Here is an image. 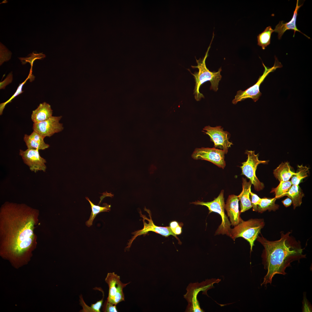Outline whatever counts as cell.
<instances>
[{"label":"cell","mask_w":312,"mask_h":312,"mask_svg":"<svg viewBox=\"0 0 312 312\" xmlns=\"http://www.w3.org/2000/svg\"><path fill=\"white\" fill-rule=\"evenodd\" d=\"M39 211L24 203L6 202L0 209V255L18 268L27 264L36 248Z\"/></svg>","instance_id":"1"},{"label":"cell","mask_w":312,"mask_h":312,"mask_svg":"<svg viewBox=\"0 0 312 312\" xmlns=\"http://www.w3.org/2000/svg\"><path fill=\"white\" fill-rule=\"evenodd\" d=\"M291 233L281 231L280 239L275 241L269 240L261 234L257 239L264 247L261 255L262 263L267 271L261 285L271 284L276 274L285 275L286 268L292 262H299L301 259L306 258L300 242L290 235Z\"/></svg>","instance_id":"2"},{"label":"cell","mask_w":312,"mask_h":312,"mask_svg":"<svg viewBox=\"0 0 312 312\" xmlns=\"http://www.w3.org/2000/svg\"><path fill=\"white\" fill-rule=\"evenodd\" d=\"M214 37V33L211 43L205 53V56L202 59L200 58L198 60L196 59L197 64L196 66H191L193 68H198V72L191 74L194 76L195 82V86L194 90V97L197 101H200L202 98H204V95L199 92L200 86L205 82L209 81L211 84L210 89L217 91L218 89V86L219 81L221 79L222 76L220 72L222 70L221 68L217 72H211L207 67L205 61L208 55V53L210 48L211 44Z\"/></svg>","instance_id":"3"},{"label":"cell","mask_w":312,"mask_h":312,"mask_svg":"<svg viewBox=\"0 0 312 312\" xmlns=\"http://www.w3.org/2000/svg\"><path fill=\"white\" fill-rule=\"evenodd\" d=\"M265 222L263 219H251L243 220L231 229L230 237L235 241L236 238L242 237L246 240L250 246V252L254 245V243L263 228Z\"/></svg>","instance_id":"4"},{"label":"cell","mask_w":312,"mask_h":312,"mask_svg":"<svg viewBox=\"0 0 312 312\" xmlns=\"http://www.w3.org/2000/svg\"><path fill=\"white\" fill-rule=\"evenodd\" d=\"M223 190H222L218 196L211 201L205 202L198 201L191 203L197 205L205 206L209 210V213L215 212L219 214L222 218V222L215 232V235H226L230 237L231 230L230 222L224 212L225 204Z\"/></svg>","instance_id":"5"},{"label":"cell","mask_w":312,"mask_h":312,"mask_svg":"<svg viewBox=\"0 0 312 312\" xmlns=\"http://www.w3.org/2000/svg\"><path fill=\"white\" fill-rule=\"evenodd\" d=\"M245 153L247 155V159L246 161L242 163V166H240L242 171L241 174L245 175L250 179L256 190H261L264 186L256 177V170L258 165L267 164L268 161L259 160V154H255V151L246 150Z\"/></svg>","instance_id":"6"},{"label":"cell","mask_w":312,"mask_h":312,"mask_svg":"<svg viewBox=\"0 0 312 312\" xmlns=\"http://www.w3.org/2000/svg\"><path fill=\"white\" fill-rule=\"evenodd\" d=\"M262 64L264 68L263 75L259 77L256 83L252 86L245 90H239L238 91L234 99L232 101L233 104H236L238 102L248 98H251L255 102L257 101L262 94L260 91V86L265 77L270 73L273 72L276 68L281 67L282 66L276 57H275L274 65L271 68H268L265 66L263 62Z\"/></svg>","instance_id":"7"},{"label":"cell","mask_w":312,"mask_h":312,"mask_svg":"<svg viewBox=\"0 0 312 312\" xmlns=\"http://www.w3.org/2000/svg\"><path fill=\"white\" fill-rule=\"evenodd\" d=\"M144 209L148 213L150 218H148L145 215H143L141 211L140 212V216L142 218L147 220L148 221V223H146L145 220L143 219L142 220L144 223V227L143 229L135 231L132 233L133 235L129 240L127 248H129L132 242L138 236L146 234L150 231L155 232L165 237H168L171 235L178 239V238L176 236V235L172 232L170 226L162 227L158 226L155 225L152 220L150 210L146 209V208H144Z\"/></svg>","instance_id":"8"},{"label":"cell","mask_w":312,"mask_h":312,"mask_svg":"<svg viewBox=\"0 0 312 312\" xmlns=\"http://www.w3.org/2000/svg\"><path fill=\"white\" fill-rule=\"evenodd\" d=\"M224 151L215 148H196L192 155L195 160L200 159L208 161L218 167L224 169L226 166L224 160Z\"/></svg>","instance_id":"9"},{"label":"cell","mask_w":312,"mask_h":312,"mask_svg":"<svg viewBox=\"0 0 312 312\" xmlns=\"http://www.w3.org/2000/svg\"><path fill=\"white\" fill-rule=\"evenodd\" d=\"M208 281L201 283L190 284L187 288V293L184 297L187 301L189 306L187 311L190 312H203L200 307L197 297L199 292L201 291H206L212 287L213 283L218 280Z\"/></svg>","instance_id":"10"},{"label":"cell","mask_w":312,"mask_h":312,"mask_svg":"<svg viewBox=\"0 0 312 312\" xmlns=\"http://www.w3.org/2000/svg\"><path fill=\"white\" fill-rule=\"evenodd\" d=\"M202 131L209 136L215 148H219L224 150L226 154L227 153L229 148L233 144L229 141V133L224 131L223 128L220 126H207L203 128Z\"/></svg>","instance_id":"11"},{"label":"cell","mask_w":312,"mask_h":312,"mask_svg":"<svg viewBox=\"0 0 312 312\" xmlns=\"http://www.w3.org/2000/svg\"><path fill=\"white\" fill-rule=\"evenodd\" d=\"M19 154L31 171L35 173L38 171L45 172L47 161L40 156L38 150L28 148L25 151L20 149Z\"/></svg>","instance_id":"12"},{"label":"cell","mask_w":312,"mask_h":312,"mask_svg":"<svg viewBox=\"0 0 312 312\" xmlns=\"http://www.w3.org/2000/svg\"><path fill=\"white\" fill-rule=\"evenodd\" d=\"M62 117L61 116H52L46 120L34 123L33 129L45 137H50L63 130V124L60 122Z\"/></svg>","instance_id":"13"},{"label":"cell","mask_w":312,"mask_h":312,"mask_svg":"<svg viewBox=\"0 0 312 312\" xmlns=\"http://www.w3.org/2000/svg\"><path fill=\"white\" fill-rule=\"evenodd\" d=\"M238 196L234 194L229 196L225 204V209L229 217L231 225L234 226L243 220L240 216Z\"/></svg>","instance_id":"14"},{"label":"cell","mask_w":312,"mask_h":312,"mask_svg":"<svg viewBox=\"0 0 312 312\" xmlns=\"http://www.w3.org/2000/svg\"><path fill=\"white\" fill-rule=\"evenodd\" d=\"M303 4L301 5H298V0H297V3L295 10L294 12V14L292 18L289 22L284 23L283 21H280L278 23L276 26L274 30V32L278 33V38L279 39H280L284 33L287 30H294V32L293 37H294L295 32L296 31L300 32L308 38L310 39V38L304 34L297 28L296 22L297 16L298 15V12L300 8L302 6Z\"/></svg>","instance_id":"15"},{"label":"cell","mask_w":312,"mask_h":312,"mask_svg":"<svg viewBox=\"0 0 312 312\" xmlns=\"http://www.w3.org/2000/svg\"><path fill=\"white\" fill-rule=\"evenodd\" d=\"M44 136L33 131L29 135L25 134L23 139L28 148L44 150L49 148V145L44 141Z\"/></svg>","instance_id":"16"},{"label":"cell","mask_w":312,"mask_h":312,"mask_svg":"<svg viewBox=\"0 0 312 312\" xmlns=\"http://www.w3.org/2000/svg\"><path fill=\"white\" fill-rule=\"evenodd\" d=\"M242 190L237 196L240 201V213L244 212L252 207L250 197V192L251 190L252 184L250 180L248 182L246 179L243 177L242 178Z\"/></svg>","instance_id":"17"},{"label":"cell","mask_w":312,"mask_h":312,"mask_svg":"<svg viewBox=\"0 0 312 312\" xmlns=\"http://www.w3.org/2000/svg\"><path fill=\"white\" fill-rule=\"evenodd\" d=\"M53 110L51 105L45 102L40 103L38 107L33 110L31 118L34 123L46 120L52 116Z\"/></svg>","instance_id":"18"},{"label":"cell","mask_w":312,"mask_h":312,"mask_svg":"<svg viewBox=\"0 0 312 312\" xmlns=\"http://www.w3.org/2000/svg\"><path fill=\"white\" fill-rule=\"evenodd\" d=\"M120 279V276L114 272L108 273L105 278V281L109 287L108 296L106 300L111 304L121 282Z\"/></svg>","instance_id":"19"},{"label":"cell","mask_w":312,"mask_h":312,"mask_svg":"<svg viewBox=\"0 0 312 312\" xmlns=\"http://www.w3.org/2000/svg\"><path fill=\"white\" fill-rule=\"evenodd\" d=\"M273 174L275 177L281 182L289 181L295 173L291 170L289 163L286 162H282L274 170Z\"/></svg>","instance_id":"20"},{"label":"cell","mask_w":312,"mask_h":312,"mask_svg":"<svg viewBox=\"0 0 312 312\" xmlns=\"http://www.w3.org/2000/svg\"><path fill=\"white\" fill-rule=\"evenodd\" d=\"M292 200L294 209L300 206L302 203V200L304 194L299 185H292L289 190L285 194Z\"/></svg>","instance_id":"21"},{"label":"cell","mask_w":312,"mask_h":312,"mask_svg":"<svg viewBox=\"0 0 312 312\" xmlns=\"http://www.w3.org/2000/svg\"><path fill=\"white\" fill-rule=\"evenodd\" d=\"M86 199L90 203L92 211L88 220L86 222V224L88 227L92 225L93 220L98 213L103 212H109L110 210L111 205L107 203L103 204L104 206L101 207L99 205H96L92 202L88 197Z\"/></svg>","instance_id":"22"},{"label":"cell","mask_w":312,"mask_h":312,"mask_svg":"<svg viewBox=\"0 0 312 312\" xmlns=\"http://www.w3.org/2000/svg\"><path fill=\"white\" fill-rule=\"evenodd\" d=\"M277 198H261V201L257 206L259 213H262L268 210L269 211H276L279 209V205L275 203Z\"/></svg>","instance_id":"23"},{"label":"cell","mask_w":312,"mask_h":312,"mask_svg":"<svg viewBox=\"0 0 312 312\" xmlns=\"http://www.w3.org/2000/svg\"><path fill=\"white\" fill-rule=\"evenodd\" d=\"M274 32V30L271 27L269 26L257 36V44L261 47L263 50L270 44L271 35Z\"/></svg>","instance_id":"24"},{"label":"cell","mask_w":312,"mask_h":312,"mask_svg":"<svg viewBox=\"0 0 312 312\" xmlns=\"http://www.w3.org/2000/svg\"><path fill=\"white\" fill-rule=\"evenodd\" d=\"M309 172V168L302 165H298L296 172L291 177L292 185H298L303 179L308 176L307 174Z\"/></svg>","instance_id":"25"},{"label":"cell","mask_w":312,"mask_h":312,"mask_svg":"<svg viewBox=\"0 0 312 312\" xmlns=\"http://www.w3.org/2000/svg\"><path fill=\"white\" fill-rule=\"evenodd\" d=\"M292 185L291 181H281L276 187L272 189L271 192L274 193L275 197L277 199L279 198L284 196V194L289 190Z\"/></svg>","instance_id":"26"},{"label":"cell","mask_w":312,"mask_h":312,"mask_svg":"<svg viewBox=\"0 0 312 312\" xmlns=\"http://www.w3.org/2000/svg\"><path fill=\"white\" fill-rule=\"evenodd\" d=\"M32 72L30 71L26 79L22 83L19 84L17 90L15 92L14 94L8 100L6 101L1 103L0 104V115H1L3 114V110L6 106V105L9 103L11 102L12 99H13L15 97L18 95L19 94L22 93L23 91L22 90L23 87V85L26 83L27 80L30 78V77L31 75Z\"/></svg>","instance_id":"27"},{"label":"cell","mask_w":312,"mask_h":312,"mask_svg":"<svg viewBox=\"0 0 312 312\" xmlns=\"http://www.w3.org/2000/svg\"><path fill=\"white\" fill-rule=\"evenodd\" d=\"M130 283H124L121 281L120 283L117 290L114 296L112 304L116 305L119 302L125 301L124 294L123 292V289L126 285Z\"/></svg>","instance_id":"28"},{"label":"cell","mask_w":312,"mask_h":312,"mask_svg":"<svg viewBox=\"0 0 312 312\" xmlns=\"http://www.w3.org/2000/svg\"><path fill=\"white\" fill-rule=\"evenodd\" d=\"M29 55L30 56L28 57H20L19 58L21 60L22 64H25L27 62L29 63L31 66L30 70L31 71L33 64L34 60L36 59H42L45 57V55L42 53L36 54L33 52L31 54H29Z\"/></svg>","instance_id":"29"},{"label":"cell","mask_w":312,"mask_h":312,"mask_svg":"<svg viewBox=\"0 0 312 312\" xmlns=\"http://www.w3.org/2000/svg\"><path fill=\"white\" fill-rule=\"evenodd\" d=\"M250 195L251 196L250 199L252 208V210L253 211H257V206L261 201V198H260L256 194L252 192L251 190L250 192Z\"/></svg>","instance_id":"30"},{"label":"cell","mask_w":312,"mask_h":312,"mask_svg":"<svg viewBox=\"0 0 312 312\" xmlns=\"http://www.w3.org/2000/svg\"><path fill=\"white\" fill-rule=\"evenodd\" d=\"M103 311L105 312H117L116 305H114L107 300L105 301L103 306Z\"/></svg>","instance_id":"31"},{"label":"cell","mask_w":312,"mask_h":312,"mask_svg":"<svg viewBox=\"0 0 312 312\" xmlns=\"http://www.w3.org/2000/svg\"><path fill=\"white\" fill-rule=\"evenodd\" d=\"M103 293V298L94 304H92L90 307L91 312H100V309L102 306L104 298V293Z\"/></svg>","instance_id":"32"},{"label":"cell","mask_w":312,"mask_h":312,"mask_svg":"<svg viewBox=\"0 0 312 312\" xmlns=\"http://www.w3.org/2000/svg\"><path fill=\"white\" fill-rule=\"evenodd\" d=\"M12 79L13 75L12 73H10L3 81L0 82V89H4L7 85L12 82Z\"/></svg>","instance_id":"33"},{"label":"cell","mask_w":312,"mask_h":312,"mask_svg":"<svg viewBox=\"0 0 312 312\" xmlns=\"http://www.w3.org/2000/svg\"><path fill=\"white\" fill-rule=\"evenodd\" d=\"M182 224L181 225L180 223L179 225L172 231V232L176 235L181 234L182 232Z\"/></svg>","instance_id":"34"},{"label":"cell","mask_w":312,"mask_h":312,"mask_svg":"<svg viewBox=\"0 0 312 312\" xmlns=\"http://www.w3.org/2000/svg\"><path fill=\"white\" fill-rule=\"evenodd\" d=\"M282 202L286 207H288L290 206L292 203L291 199L289 197L287 198L284 200H282Z\"/></svg>","instance_id":"35"},{"label":"cell","mask_w":312,"mask_h":312,"mask_svg":"<svg viewBox=\"0 0 312 312\" xmlns=\"http://www.w3.org/2000/svg\"><path fill=\"white\" fill-rule=\"evenodd\" d=\"M179 224L180 223L175 221L171 222L170 223V227L172 231L178 226L179 225Z\"/></svg>","instance_id":"36"}]
</instances>
